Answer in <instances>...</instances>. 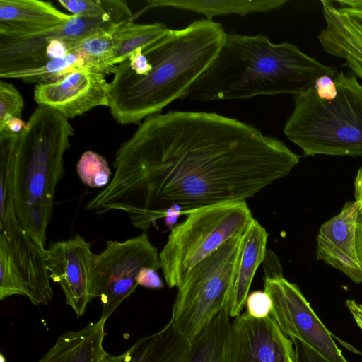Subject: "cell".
Instances as JSON below:
<instances>
[{
	"label": "cell",
	"instance_id": "obj_7",
	"mask_svg": "<svg viewBox=\"0 0 362 362\" xmlns=\"http://www.w3.org/2000/svg\"><path fill=\"white\" fill-rule=\"evenodd\" d=\"M243 234L195 265L177 288L170 321L191 343L224 308L240 257Z\"/></svg>",
	"mask_w": 362,
	"mask_h": 362
},
{
	"label": "cell",
	"instance_id": "obj_12",
	"mask_svg": "<svg viewBox=\"0 0 362 362\" xmlns=\"http://www.w3.org/2000/svg\"><path fill=\"white\" fill-rule=\"evenodd\" d=\"M110 85L105 75L81 69L52 83L35 86L38 105L49 107L66 119H72L98 106L109 107Z\"/></svg>",
	"mask_w": 362,
	"mask_h": 362
},
{
	"label": "cell",
	"instance_id": "obj_19",
	"mask_svg": "<svg viewBox=\"0 0 362 362\" xmlns=\"http://www.w3.org/2000/svg\"><path fill=\"white\" fill-rule=\"evenodd\" d=\"M158 7H168L202 14L212 21L215 16L237 14L244 16L278 9L287 0H148Z\"/></svg>",
	"mask_w": 362,
	"mask_h": 362
},
{
	"label": "cell",
	"instance_id": "obj_21",
	"mask_svg": "<svg viewBox=\"0 0 362 362\" xmlns=\"http://www.w3.org/2000/svg\"><path fill=\"white\" fill-rule=\"evenodd\" d=\"M81 69H90L98 72L89 58L79 47L69 54L51 59L41 66L4 73L0 74V77L1 78H16L26 83H52Z\"/></svg>",
	"mask_w": 362,
	"mask_h": 362
},
{
	"label": "cell",
	"instance_id": "obj_32",
	"mask_svg": "<svg viewBox=\"0 0 362 362\" xmlns=\"http://www.w3.org/2000/svg\"><path fill=\"white\" fill-rule=\"evenodd\" d=\"M187 211H183L180 206L177 205H173L168 208L164 213V220L166 226L171 229L176 224L179 218L182 215H186Z\"/></svg>",
	"mask_w": 362,
	"mask_h": 362
},
{
	"label": "cell",
	"instance_id": "obj_37",
	"mask_svg": "<svg viewBox=\"0 0 362 362\" xmlns=\"http://www.w3.org/2000/svg\"><path fill=\"white\" fill-rule=\"evenodd\" d=\"M356 250L358 259L362 269V218L358 216L356 231Z\"/></svg>",
	"mask_w": 362,
	"mask_h": 362
},
{
	"label": "cell",
	"instance_id": "obj_39",
	"mask_svg": "<svg viewBox=\"0 0 362 362\" xmlns=\"http://www.w3.org/2000/svg\"><path fill=\"white\" fill-rule=\"evenodd\" d=\"M0 358H1V360H0L1 362H6V358L4 357V356L2 354H1Z\"/></svg>",
	"mask_w": 362,
	"mask_h": 362
},
{
	"label": "cell",
	"instance_id": "obj_5",
	"mask_svg": "<svg viewBox=\"0 0 362 362\" xmlns=\"http://www.w3.org/2000/svg\"><path fill=\"white\" fill-rule=\"evenodd\" d=\"M337 95L318 98L314 88L294 96L284 133L305 156H362V84L352 72L334 76Z\"/></svg>",
	"mask_w": 362,
	"mask_h": 362
},
{
	"label": "cell",
	"instance_id": "obj_25",
	"mask_svg": "<svg viewBox=\"0 0 362 362\" xmlns=\"http://www.w3.org/2000/svg\"><path fill=\"white\" fill-rule=\"evenodd\" d=\"M81 180L87 186L99 188L110 183L111 171L105 158L92 151H85L76 164Z\"/></svg>",
	"mask_w": 362,
	"mask_h": 362
},
{
	"label": "cell",
	"instance_id": "obj_16",
	"mask_svg": "<svg viewBox=\"0 0 362 362\" xmlns=\"http://www.w3.org/2000/svg\"><path fill=\"white\" fill-rule=\"evenodd\" d=\"M268 237L266 229L255 218L243 233L240 257L223 308L230 317L238 316L245 306L255 274L267 252Z\"/></svg>",
	"mask_w": 362,
	"mask_h": 362
},
{
	"label": "cell",
	"instance_id": "obj_27",
	"mask_svg": "<svg viewBox=\"0 0 362 362\" xmlns=\"http://www.w3.org/2000/svg\"><path fill=\"white\" fill-rule=\"evenodd\" d=\"M23 98L11 83L0 81V127L12 117L22 118Z\"/></svg>",
	"mask_w": 362,
	"mask_h": 362
},
{
	"label": "cell",
	"instance_id": "obj_11",
	"mask_svg": "<svg viewBox=\"0 0 362 362\" xmlns=\"http://www.w3.org/2000/svg\"><path fill=\"white\" fill-rule=\"evenodd\" d=\"M95 255L80 235L52 242L45 250L50 279L61 286L66 303L82 315L94 298L93 269Z\"/></svg>",
	"mask_w": 362,
	"mask_h": 362
},
{
	"label": "cell",
	"instance_id": "obj_10",
	"mask_svg": "<svg viewBox=\"0 0 362 362\" xmlns=\"http://www.w3.org/2000/svg\"><path fill=\"white\" fill-rule=\"evenodd\" d=\"M264 290L272 300L271 317L288 338L301 341L328 362H348L296 284L283 274L264 276Z\"/></svg>",
	"mask_w": 362,
	"mask_h": 362
},
{
	"label": "cell",
	"instance_id": "obj_6",
	"mask_svg": "<svg viewBox=\"0 0 362 362\" xmlns=\"http://www.w3.org/2000/svg\"><path fill=\"white\" fill-rule=\"evenodd\" d=\"M170 229L159 253L169 288H178L189 271L230 239L244 233L252 212L245 201L217 204L188 211Z\"/></svg>",
	"mask_w": 362,
	"mask_h": 362
},
{
	"label": "cell",
	"instance_id": "obj_38",
	"mask_svg": "<svg viewBox=\"0 0 362 362\" xmlns=\"http://www.w3.org/2000/svg\"><path fill=\"white\" fill-rule=\"evenodd\" d=\"M285 362H297L296 357V353L291 356L288 358H287Z\"/></svg>",
	"mask_w": 362,
	"mask_h": 362
},
{
	"label": "cell",
	"instance_id": "obj_9",
	"mask_svg": "<svg viewBox=\"0 0 362 362\" xmlns=\"http://www.w3.org/2000/svg\"><path fill=\"white\" fill-rule=\"evenodd\" d=\"M145 267L161 268L158 249L146 231L124 241L107 240L105 248L95 255L93 296L100 298L101 318L107 320L136 289V277Z\"/></svg>",
	"mask_w": 362,
	"mask_h": 362
},
{
	"label": "cell",
	"instance_id": "obj_20",
	"mask_svg": "<svg viewBox=\"0 0 362 362\" xmlns=\"http://www.w3.org/2000/svg\"><path fill=\"white\" fill-rule=\"evenodd\" d=\"M231 322L223 308L191 343L187 362H231Z\"/></svg>",
	"mask_w": 362,
	"mask_h": 362
},
{
	"label": "cell",
	"instance_id": "obj_36",
	"mask_svg": "<svg viewBox=\"0 0 362 362\" xmlns=\"http://www.w3.org/2000/svg\"><path fill=\"white\" fill-rule=\"evenodd\" d=\"M341 59L345 61V66L362 80V62L349 56H344Z\"/></svg>",
	"mask_w": 362,
	"mask_h": 362
},
{
	"label": "cell",
	"instance_id": "obj_18",
	"mask_svg": "<svg viewBox=\"0 0 362 362\" xmlns=\"http://www.w3.org/2000/svg\"><path fill=\"white\" fill-rule=\"evenodd\" d=\"M106 320L100 318L77 331L62 334L38 362H101Z\"/></svg>",
	"mask_w": 362,
	"mask_h": 362
},
{
	"label": "cell",
	"instance_id": "obj_4",
	"mask_svg": "<svg viewBox=\"0 0 362 362\" xmlns=\"http://www.w3.org/2000/svg\"><path fill=\"white\" fill-rule=\"evenodd\" d=\"M74 129L54 110L38 105L18 135L13 166V198L21 226L45 247L64 155Z\"/></svg>",
	"mask_w": 362,
	"mask_h": 362
},
{
	"label": "cell",
	"instance_id": "obj_28",
	"mask_svg": "<svg viewBox=\"0 0 362 362\" xmlns=\"http://www.w3.org/2000/svg\"><path fill=\"white\" fill-rule=\"evenodd\" d=\"M246 313L255 319H264L271 316L272 300L264 291H255L248 294L246 301Z\"/></svg>",
	"mask_w": 362,
	"mask_h": 362
},
{
	"label": "cell",
	"instance_id": "obj_34",
	"mask_svg": "<svg viewBox=\"0 0 362 362\" xmlns=\"http://www.w3.org/2000/svg\"><path fill=\"white\" fill-rule=\"evenodd\" d=\"M346 305L357 325L362 330V304L354 300H347Z\"/></svg>",
	"mask_w": 362,
	"mask_h": 362
},
{
	"label": "cell",
	"instance_id": "obj_30",
	"mask_svg": "<svg viewBox=\"0 0 362 362\" xmlns=\"http://www.w3.org/2000/svg\"><path fill=\"white\" fill-rule=\"evenodd\" d=\"M138 285L151 289H161L164 284L157 273V270L145 267L141 270L136 277Z\"/></svg>",
	"mask_w": 362,
	"mask_h": 362
},
{
	"label": "cell",
	"instance_id": "obj_3",
	"mask_svg": "<svg viewBox=\"0 0 362 362\" xmlns=\"http://www.w3.org/2000/svg\"><path fill=\"white\" fill-rule=\"evenodd\" d=\"M336 68L322 64L290 42L275 44L263 35L226 33L216 56L185 99L204 103L258 95H298Z\"/></svg>",
	"mask_w": 362,
	"mask_h": 362
},
{
	"label": "cell",
	"instance_id": "obj_31",
	"mask_svg": "<svg viewBox=\"0 0 362 362\" xmlns=\"http://www.w3.org/2000/svg\"><path fill=\"white\" fill-rule=\"evenodd\" d=\"M297 362H328L317 353L297 339H291Z\"/></svg>",
	"mask_w": 362,
	"mask_h": 362
},
{
	"label": "cell",
	"instance_id": "obj_24",
	"mask_svg": "<svg viewBox=\"0 0 362 362\" xmlns=\"http://www.w3.org/2000/svg\"><path fill=\"white\" fill-rule=\"evenodd\" d=\"M117 28L94 34L84 39L80 45L97 71L105 76L113 74L116 69L112 64V60L114 35Z\"/></svg>",
	"mask_w": 362,
	"mask_h": 362
},
{
	"label": "cell",
	"instance_id": "obj_13",
	"mask_svg": "<svg viewBox=\"0 0 362 362\" xmlns=\"http://www.w3.org/2000/svg\"><path fill=\"white\" fill-rule=\"evenodd\" d=\"M294 354L292 340L271 316L255 319L245 313L231 322V362H285Z\"/></svg>",
	"mask_w": 362,
	"mask_h": 362
},
{
	"label": "cell",
	"instance_id": "obj_14",
	"mask_svg": "<svg viewBox=\"0 0 362 362\" xmlns=\"http://www.w3.org/2000/svg\"><path fill=\"white\" fill-rule=\"evenodd\" d=\"M359 205L348 202L341 211L320 228L317 259L339 270L355 283L362 282V269L356 250Z\"/></svg>",
	"mask_w": 362,
	"mask_h": 362
},
{
	"label": "cell",
	"instance_id": "obj_17",
	"mask_svg": "<svg viewBox=\"0 0 362 362\" xmlns=\"http://www.w3.org/2000/svg\"><path fill=\"white\" fill-rule=\"evenodd\" d=\"M191 342L169 320L160 331L139 338L124 353L107 352L101 362H187Z\"/></svg>",
	"mask_w": 362,
	"mask_h": 362
},
{
	"label": "cell",
	"instance_id": "obj_33",
	"mask_svg": "<svg viewBox=\"0 0 362 362\" xmlns=\"http://www.w3.org/2000/svg\"><path fill=\"white\" fill-rule=\"evenodd\" d=\"M26 122L22 118L12 117L8 119L3 126L0 127V132H8L19 134L23 129Z\"/></svg>",
	"mask_w": 362,
	"mask_h": 362
},
{
	"label": "cell",
	"instance_id": "obj_29",
	"mask_svg": "<svg viewBox=\"0 0 362 362\" xmlns=\"http://www.w3.org/2000/svg\"><path fill=\"white\" fill-rule=\"evenodd\" d=\"M313 88L318 98L323 100L334 99L338 93L334 77L329 75H323L317 78Z\"/></svg>",
	"mask_w": 362,
	"mask_h": 362
},
{
	"label": "cell",
	"instance_id": "obj_26",
	"mask_svg": "<svg viewBox=\"0 0 362 362\" xmlns=\"http://www.w3.org/2000/svg\"><path fill=\"white\" fill-rule=\"evenodd\" d=\"M59 4L71 15L95 18L104 16L115 8L121 0H59Z\"/></svg>",
	"mask_w": 362,
	"mask_h": 362
},
{
	"label": "cell",
	"instance_id": "obj_1",
	"mask_svg": "<svg viewBox=\"0 0 362 362\" xmlns=\"http://www.w3.org/2000/svg\"><path fill=\"white\" fill-rule=\"evenodd\" d=\"M300 157L259 129L216 112L144 119L116 151L115 173L86 209L125 212L146 230L173 205L185 211L246 201L287 175Z\"/></svg>",
	"mask_w": 362,
	"mask_h": 362
},
{
	"label": "cell",
	"instance_id": "obj_15",
	"mask_svg": "<svg viewBox=\"0 0 362 362\" xmlns=\"http://www.w3.org/2000/svg\"><path fill=\"white\" fill-rule=\"evenodd\" d=\"M51 2L38 0H0V37H13L49 30L69 21Z\"/></svg>",
	"mask_w": 362,
	"mask_h": 362
},
{
	"label": "cell",
	"instance_id": "obj_35",
	"mask_svg": "<svg viewBox=\"0 0 362 362\" xmlns=\"http://www.w3.org/2000/svg\"><path fill=\"white\" fill-rule=\"evenodd\" d=\"M355 199L359 205V216L362 218V167L358 170L354 182Z\"/></svg>",
	"mask_w": 362,
	"mask_h": 362
},
{
	"label": "cell",
	"instance_id": "obj_8",
	"mask_svg": "<svg viewBox=\"0 0 362 362\" xmlns=\"http://www.w3.org/2000/svg\"><path fill=\"white\" fill-rule=\"evenodd\" d=\"M0 264H11L35 305L53 298L45 250L17 219L13 198L12 174H0Z\"/></svg>",
	"mask_w": 362,
	"mask_h": 362
},
{
	"label": "cell",
	"instance_id": "obj_22",
	"mask_svg": "<svg viewBox=\"0 0 362 362\" xmlns=\"http://www.w3.org/2000/svg\"><path fill=\"white\" fill-rule=\"evenodd\" d=\"M169 28L162 23L137 24L129 22L120 25L114 35V57L112 64L117 66L127 60L139 48L153 42Z\"/></svg>",
	"mask_w": 362,
	"mask_h": 362
},
{
	"label": "cell",
	"instance_id": "obj_23",
	"mask_svg": "<svg viewBox=\"0 0 362 362\" xmlns=\"http://www.w3.org/2000/svg\"><path fill=\"white\" fill-rule=\"evenodd\" d=\"M325 20H329L362 45V0L321 1Z\"/></svg>",
	"mask_w": 362,
	"mask_h": 362
},
{
	"label": "cell",
	"instance_id": "obj_2",
	"mask_svg": "<svg viewBox=\"0 0 362 362\" xmlns=\"http://www.w3.org/2000/svg\"><path fill=\"white\" fill-rule=\"evenodd\" d=\"M226 32L206 18L182 29H168L142 48L149 62L144 74L116 66L110 83L109 110L122 125H139L177 99H185L194 81L206 69L222 46Z\"/></svg>",
	"mask_w": 362,
	"mask_h": 362
}]
</instances>
